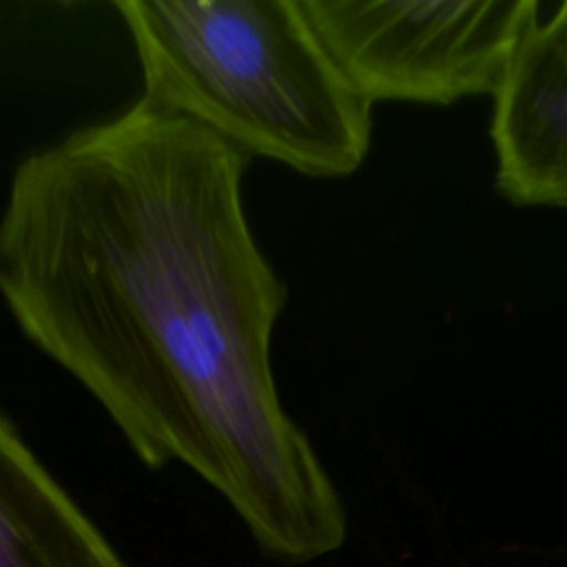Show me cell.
I'll return each instance as SVG.
<instances>
[{
  "label": "cell",
  "instance_id": "cell-1",
  "mask_svg": "<svg viewBox=\"0 0 567 567\" xmlns=\"http://www.w3.org/2000/svg\"><path fill=\"white\" fill-rule=\"evenodd\" d=\"M248 162L142 97L31 151L0 213V297L146 467L186 465L268 554L308 563L348 523L277 390L288 288L248 224Z\"/></svg>",
  "mask_w": 567,
  "mask_h": 567
},
{
  "label": "cell",
  "instance_id": "cell-2",
  "mask_svg": "<svg viewBox=\"0 0 567 567\" xmlns=\"http://www.w3.org/2000/svg\"><path fill=\"white\" fill-rule=\"evenodd\" d=\"M113 9L151 106L306 177H346L368 157L372 104L301 0H120Z\"/></svg>",
  "mask_w": 567,
  "mask_h": 567
},
{
  "label": "cell",
  "instance_id": "cell-3",
  "mask_svg": "<svg viewBox=\"0 0 567 567\" xmlns=\"http://www.w3.org/2000/svg\"><path fill=\"white\" fill-rule=\"evenodd\" d=\"M317 35L374 106L492 95L538 20L536 0H301Z\"/></svg>",
  "mask_w": 567,
  "mask_h": 567
},
{
  "label": "cell",
  "instance_id": "cell-4",
  "mask_svg": "<svg viewBox=\"0 0 567 567\" xmlns=\"http://www.w3.org/2000/svg\"><path fill=\"white\" fill-rule=\"evenodd\" d=\"M494 184L525 208H567V0L538 18L494 93Z\"/></svg>",
  "mask_w": 567,
  "mask_h": 567
},
{
  "label": "cell",
  "instance_id": "cell-5",
  "mask_svg": "<svg viewBox=\"0 0 567 567\" xmlns=\"http://www.w3.org/2000/svg\"><path fill=\"white\" fill-rule=\"evenodd\" d=\"M0 567H128L2 412Z\"/></svg>",
  "mask_w": 567,
  "mask_h": 567
}]
</instances>
